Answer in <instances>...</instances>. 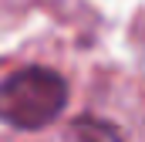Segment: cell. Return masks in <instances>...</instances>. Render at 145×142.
I'll use <instances>...</instances> for the list:
<instances>
[{
    "instance_id": "cell-1",
    "label": "cell",
    "mask_w": 145,
    "mask_h": 142,
    "mask_svg": "<svg viewBox=\"0 0 145 142\" xmlns=\"http://www.w3.org/2000/svg\"><path fill=\"white\" fill-rule=\"evenodd\" d=\"M68 105V81L51 68H20L0 81V122L34 132Z\"/></svg>"
}]
</instances>
